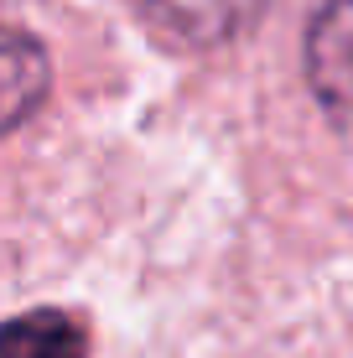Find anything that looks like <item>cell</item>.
<instances>
[{
    "instance_id": "cell-1",
    "label": "cell",
    "mask_w": 353,
    "mask_h": 358,
    "mask_svg": "<svg viewBox=\"0 0 353 358\" xmlns=\"http://www.w3.org/2000/svg\"><path fill=\"white\" fill-rule=\"evenodd\" d=\"M271 0H130L136 21L172 52H213L265 16Z\"/></svg>"
},
{
    "instance_id": "cell-2",
    "label": "cell",
    "mask_w": 353,
    "mask_h": 358,
    "mask_svg": "<svg viewBox=\"0 0 353 358\" xmlns=\"http://www.w3.org/2000/svg\"><path fill=\"white\" fill-rule=\"evenodd\" d=\"M307 83L338 130H353V0H327L307 31Z\"/></svg>"
},
{
    "instance_id": "cell-3",
    "label": "cell",
    "mask_w": 353,
    "mask_h": 358,
    "mask_svg": "<svg viewBox=\"0 0 353 358\" xmlns=\"http://www.w3.org/2000/svg\"><path fill=\"white\" fill-rule=\"evenodd\" d=\"M47 83H52V63H47L42 42L0 27V141L21 120H31V109L47 99Z\"/></svg>"
},
{
    "instance_id": "cell-4",
    "label": "cell",
    "mask_w": 353,
    "mask_h": 358,
    "mask_svg": "<svg viewBox=\"0 0 353 358\" xmlns=\"http://www.w3.org/2000/svg\"><path fill=\"white\" fill-rule=\"evenodd\" d=\"M0 358H89V327L63 306H36L0 327Z\"/></svg>"
}]
</instances>
